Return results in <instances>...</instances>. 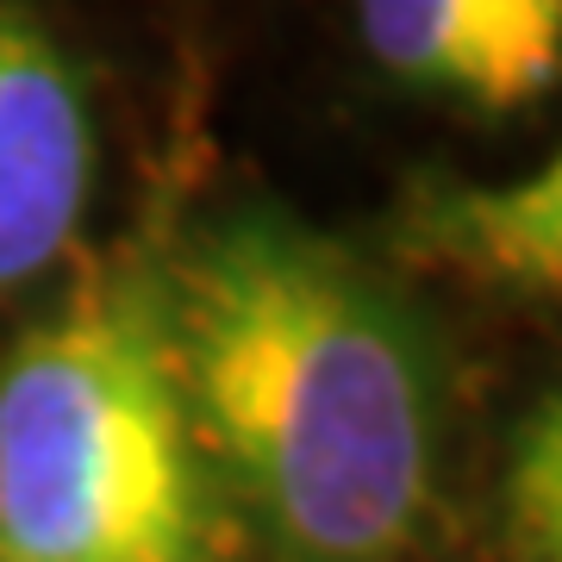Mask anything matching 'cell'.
Segmentation results:
<instances>
[{"label": "cell", "mask_w": 562, "mask_h": 562, "mask_svg": "<svg viewBox=\"0 0 562 562\" xmlns=\"http://www.w3.org/2000/svg\"><path fill=\"white\" fill-rule=\"evenodd\" d=\"M494 7H501V20L513 25L543 63L562 69V0H494Z\"/></svg>", "instance_id": "obj_7"}, {"label": "cell", "mask_w": 562, "mask_h": 562, "mask_svg": "<svg viewBox=\"0 0 562 562\" xmlns=\"http://www.w3.org/2000/svg\"><path fill=\"white\" fill-rule=\"evenodd\" d=\"M406 244L419 262L487 288H562V150L519 181L425 194Z\"/></svg>", "instance_id": "obj_5"}, {"label": "cell", "mask_w": 562, "mask_h": 562, "mask_svg": "<svg viewBox=\"0 0 562 562\" xmlns=\"http://www.w3.org/2000/svg\"><path fill=\"white\" fill-rule=\"evenodd\" d=\"M162 262H106L0 362V562H225Z\"/></svg>", "instance_id": "obj_2"}, {"label": "cell", "mask_w": 562, "mask_h": 562, "mask_svg": "<svg viewBox=\"0 0 562 562\" xmlns=\"http://www.w3.org/2000/svg\"><path fill=\"white\" fill-rule=\"evenodd\" d=\"M225 506L281 562H401L431 525L443 362L419 306L281 206H232L162 262Z\"/></svg>", "instance_id": "obj_1"}, {"label": "cell", "mask_w": 562, "mask_h": 562, "mask_svg": "<svg viewBox=\"0 0 562 562\" xmlns=\"http://www.w3.org/2000/svg\"><path fill=\"white\" fill-rule=\"evenodd\" d=\"M506 538L525 562H562V387L519 425L506 462Z\"/></svg>", "instance_id": "obj_6"}, {"label": "cell", "mask_w": 562, "mask_h": 562, "mask_svg": "<svg viewBox=\"0 0 562 562\" xmlns=\"http://www.w3.org/2000/svg\"><path fill=\"white\" fill-rule=\"evenodd\" d=\"M94 188V120L76 69L0 7V288L38 281L76 244Z\"/></svg>", "instance_id": "obj_3"}, {"label": "cell", "mask_w": 562, "mask_h": 562, "mask_svg": "<svg viewBox=\"0 0 562 562\" xmlns=\"http://www.w3.org/2000/svg\"><path fill=\"white\" fill-rule=\"evenodd\" d=\"M357 25L394 81L482 113H519L562 81L494 0H357Z\"/></svg>", "instance_id": "obj_4"}]
</instances>
